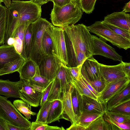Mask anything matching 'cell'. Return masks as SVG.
<instances>
[{"label": "cell", "instance_id": "obj_1", "mask_svg": "<svg viewBox=\"0 0 130 130\" xmlns=\"http://www.w3.org/2000/svg\"><path fill=\"white\" fill-rule=\"evenodd\" d=\"M41 7L27 1L11 2L7 9V21L4 44L6 45L10 38H14L16 29L20 25L30 24L41 17Z\"/></svg>", "mask_w": 130, "mask_h": 130}, {"label": "cell", "instance_id": "obj_2", "mask_svg": "<svg viewBox=\"0 0 130 130\" xmlns=\"http://www.w3.org/2000/svg\"><path fill=\"white\" fill-rule=\"evenodd\" d=\"M82 14L79 0H73L62 7L54 5L50 19L54 26L64 28L74 25L81 18Z\"/></svg>", "mask_w": 130, "mask_h": 130}, {"label": "cell", "instance_id": "obj_3", "mask_svg": "<svg viewBox=\"0 0 130 130\" xmlns=\"http://www.w3.org/2000/svg\"><path fill=\"white\" fill-rule=\"evenodd\" d=\"M72 43L84 53L88 58L93 55L92 35L83 24L71 25L64 28Z\"/></svg>", "mask_w": 130, "mask_h": 130}, {"label": "cell", "instance_id": "obj_4", "mask_svg": "<svg viewBox=\"0 0 130 130\" xmlns=\"http://www.w3.org/2000/svg\"><path fill=\"white\" fill-rule=\"evenodd\" d=\"M87 27L90 32L96 34L106 42L109 41L119 48L126 50L130 48V40L117 34L102 21H96Z\"/></svg>", "mask_w": 130, "mask_h": 130}, {"label": "cell", "instance_id": "obj_5", "mask_svg": "<svg viewBox=\"0 0 130 130\" xmlns=\"http://www.w3.org/2000/svg\"><path fill=\"white\" fill-rule=\"evenodd\" d=\"M7 99L0 95V118L15 126L29 130L30 122L23 116Z\"/></svg>", "mask_w": 130, "mask_h": 130}, {"label": "cell", "instance_id": "obj_6", "mask_svg": "<svg viewBox=\"0 0 130 130\" xmlns=\"http://www.w3.org/2000/svg\"><path fill=\"white\" fill-rule=\"evenodd\" d=\"M51 24L45 19L40 17L30 25L32 34L30 59L38 65L44 55L41 45L42 36L45 31Z\"/></svg>", "mask_w": 130, "mask_h": 130}, {"label": "cell", "instance_id": "obj_7", "mask_svg": "<svg viewBox=\"0 0 130 130\" xmlns=\"http://www.w3.org/2000/svg\"><path fill=\"white\" fill-rule=\"evenodd\" d=\"M17 85L20 98L31 106L36 107L40 105L45 89L31 83L28 80L20 78Z\"/></svg>", "mask_w": 130, "mask_h": 130}, {"label": "cell", "instance_id": "obj_8", "mask_svg": "<svg viewBox=\"0 0 130 130\" xmlns=\"http://www.w3.org/2000/svg\"><path fill=\"white\" fill-rule=\"evenodd\" d=\"M48 30L53 42L54 55L67 66L68 60L64 28L55 27L51 24Z\"/></svg>", "mask_w": 130, "mask_h": 130}, {"label": "cell", "instance_id": "obj_9", "mask_svg": "<svg viewBox=\"0 0 130 130\" xmlns=\"http://www.w3.org/2000/svg\"><path fill=\"white\" fill-rule=\"evenodd\" d=\"M62 63L54 55H44L38 65L40 74L52 81L58 74Z\"/></svg>", "mask_w": 130, "mask_h": 130}, {"label": "cell", "instance_id": "obj_10", "mask_svg": "<svg viewBox=\"0 0 130 130\" xmlns=\"http://www.w3.org/2000/svg\"><path fill=\"white\" fill-rule=\"evenodd\" d=\"M130 78L125 77L110 82L106 86L99 94L97 100L106 105L107 101L112 97L124 89L130 83Z\"/></svg>", "mask_w": 130, "mask_h": 130}, {"label": "cell", "instance_id": "obj_11", "mask_svg": "<svg viewBox=\"0 0 130 130\" xmlns=\"http://www.w3.org/2000/svg\"><path fill=\"white\" fill-rule=\"evenodd\" d=\"M93 55H99L115 61H122V57L115 49L107 44L104 40L92 35Z\"/></svg>", "mask_w": 130, "mask_h": 130}, {"label": "cell", "instance_id": "obj_12", "mask_svg": "<svg viewBox=\"0 0 130 130\" xmlns=\"http://www.w3.org/2000/svg\"><path fill=\"white\" fill-rule=\"evenodd\" d=\"M80 74L86 80L93 81L102 77L99 69V63L91 56L87 58L81 65Z\"/></svg>", "mask_w": 130, "mask_h": 130}, {"label": "cell", "instance_id": "obj_13", "mask_svg": "<svg viewBox=\"0 0 130 130\" xmlns=\"http://www.w3.org/2000/svg\"><path fill=\"white\" fill-rule=\"evenodd\" d=\"M64 32L68 60L66 66L68 67L72 68L82 64L87 57L84 53L73 45Z\"/></svg>", "mask_w": 130, "mask_h": 130}, {"label": "cell", "instance_id": "obj_14", "mask_svg": "<svg viewBox=\"0 0 130 130\" xmlns=\"http://www.w3.org/2000/svg\"><path fill=\"white\" fill-rule=\"evenodd\" d=\"M123 62L122 61L119 64L114 66H107L99 63L101 75L106 84L117 79L127 77L122 69Z\"/></svg>", "mask_w": 130, "mask_h": 130}, {"label": "cell", "instance_id": "obj_15", "mask_svg": "<svg viewBox=\"0 0 130 130\" xmlns=\"http://www.w3.org/2000/svg\"><path fill=\"white\" fill-rule=\"evenodd\" d=\"M106 109V105L98 100L85 95H81L82 112L83 111L92 112L103 115Z\"/></svg>", "mask_w": 130, "mask_h": 130}, {"label": "cell", "instance_id": "obj_16", "mask_svg": "<svg viewBox=\"0 0 130 130\" xmlns=\"http://www.w3.org/2000/svg\"><path fill=\"white\" fill-rule=\"evenodd\" d=\"M56 77L59 81L61 93L65 96L70 89L71 81L73 79L69 68L62 63Z\"/></svg>", "mask_w": 130, "mask_h": 130}, {"label": "cell", "instance_id": "obj_17", "mask_svg": "<svg viewBox=\"0 0 130 130\" xmlns=\"http://www.w3.org/2000/svg\"><path fill=\"white\" fill-rule=\"evenodd\" d=\"M22 57L13 45H3L0 46V70L9 62Z\"/></svg>", "mask_w": 130, "mask_h": 130}, {"label": "cell", "instance_id": "obj_18", "mask_svg": "<svg viewBox=\"0 0 130 130\" xmlns=\"http://www.w3.org/2000/svg\"><path fill=\"white\" fill-rule=\"evenodd\" d=\"M17 82L0 79V95H3L7 98H20Z\"/></svg>", "mask_w": 130, "mask_h": 130}, {"label": "cell", "instance_id": "obj_19", "mask_svg": "<svg viewBox=\"0 0 130 130\" xmlns=\"http://www.w3.org/2000/svg\"><path fill=\"white\" fill-rule=\"evenodd\" d=\"M63 113L61 101L56 100L53 101L49 110L46 123L48 124L57 121H59L60 119H65L63 116Z\"/></svg>", "mask_w": 130, "mask_h": 130}, {"label": "cell", "instance_id": "obj_20", "mask_svg": "<svg viewBox=\"0 0 130 130\" xmlns=\"http://www.w3.org/2000/svg\"><path fill=\"white\" fill-rule=\"evenodd\" d=\"M126 13L115 12L104 17V21L117 27L130 31L126 20Z\"/></svg>", "mask_w": 130, "mask_h": 130}, {"label": "cell", "instance_id": "obj_21", "mask_svg": "<svg viewBox=\"0 0 130 130\" xmlns=\"http://www.w3.org/2000/svg\"><path fill=\"white\" fill-rule=\"evenodd\" d=\"M38 68V65L31 59L25 60L18 71L20 78L29 80L34 75Z\"/></svg>", "mask_w": 130, "mask_h": 130}, {"label": "cell", "instance_id": "obj_22", "mask_svg": "<svg viewBox=\"0 0 130 130\" xmlns=\"http://www.w3.org/2000/svg\"><path fill=\"white\" fill-rule=\"evenodd\" d=\"M61 101L63 112L69 118L71 124L77 123L71 102V89L65 96L62 95Z\"/></svg>", "mask_w": 130, "mask_h": 130}, {"label": "cell", "instance_id": "obj_23", "mask_svg": "<svg viewBox=\"0 0 130 130\" xmlns=\"http://www.w3.org/2000/svg\"><path fill=\"white\" fill-rule=\"evenodd\" d=\"M130 98V85L129 83L121 91L110 99L106 103V109L109 111L117 104Z\"/></svg>", "mask_w": 130, "mask_h": 130}, {"label": "cell", "instance_id": "obj_24", "mask_svg": "<svg viewBox=\"0 0 130 130\" xmlns=\"http://www.w3.org/2000/svg\"><path fill=\"white\" fill-rule=\"evenodd\" d=\"M71 95L73 109L77 122L82 113L81 95L79 94L76 88L72 86L71 88Z\"/></svg>", "mask_w": 130, "mask_h": 130}, {"label": "cell", "instance_id": "obj_25", "mask_svg": "<svg viewBox=\"0 0 130 130\" xmlns=\"http://www.w3.org/2000/svg\"><path fill=\"white\" fill-rule=\"evenodd\" d=\"M25 61L23 57L8 63L0 70V76L12 73L19 70Z\"/></svg>", "mask_w": 130, "mask_h": 130}, {"label": "cell", "instance_id": "obj_26", "mask_svg": "<svg viewBox=\"0 0 130 130\" xmlns=\"http://www.w3.org/2000/svg\"><path fill=\"white\" fill-rule=\"evenodd\" d=\"M51 25L45 31L42 38L41 47L44 55H54L53 42L48 30V27Z\"/></svg>", "mask_w": 130, "mask_h": 130}, {"label": "cell", "instance_id": "obj_27", "mask_svg": "<svg viewBox=\"0 0 130 130\" xmlns=\"http://www.w3.org/2000/svg\"><path fill=\"white\" fill-rule=\"evenodd\" d=\"M13 104L17 110L24 115L28 120L31 119V115L34 116L36 114L31 111V106L22 99L14 100Z\"/></svg>", "mask_w": 130, "mask_h": 130}, {"label": "cell", "instance_id": "obj_28", "mask_svg": "<svg viewBox=\"0 0 130 130\" xmlns=\"http://www.w3.org/2000/svg\"><path fill=\"white\" fill-rule=\"evenodd\" d=\"M103 116V115L99 113L83 111L80 115L77 123L86 129L93 121Z\"/></svg>", "mask_w": 130, "mask_h": 130}, {"label": "cell", "instance_id": "obj_29", "mask_svg": "<svg viewBox=\"0 0 130 130\" xmlns=\"http://www.w3.org/2000/svg\"><path fill=\"white\" fill-rule=\"evenodd\" d=\"M7 9L5 6L0 4V45L4 43L7 21Z\"/></svg>", "mask_w": 130, "mask_h": 130}, {"label": "cell", "instance_id": "obj_30", "mask_svg": "<svg viewBox=\"0 0 130 130\" xmlns=\"http://www.w3.org/2000/svg\"><path fill=\"white\" fill-rule=\"evenodd\" d=\"M79 76L78 79H73L71 80V85L76 88L81 95H85L97 100V97L81 81Z\"/></svg>", "mask_w": 130, "mask_h": 130}, {"label": "cell", "instance_id": "obj_31", "mask_svg": "<svg viewBox=\"0 0 130 130\" xmlns=\"http://www.w3.org/2000/svg\"><path fill=\"white\" fill-rule=\"evenodd\" d=\"M30 25L26 30L24 39V52L25 60L30 59L31 50L32 34Z\"/></svg>", "mask_w": 130, "mask_h": 130}, {"label": "cell", "instance_id": "obj_32", "mask_svg": "<svg viewBox=\"0 0 130 130\" xmlns=\"http://www.w3.org/2000/svg\"><path fill=\"white\" fill-rule=\"evenodd\" d=\"M105 120L109 123L111 130L130 129V122L119 123L115 121L105 111L103 115Z\"/></svg>", "mask_w": 130, "mask_h": 130}, {"label": "cell", "instance_id": "obj_33", "mask_svg": "<svg viewBox=\"0 0 130 130\" xmlns=\"http://www.w3.org/2000/svg\"><path fill=\"white\" fill-rule=\"evenodd\" d=\"M61 93L59 81L55 77L54 79L47 101L52 102L56 100H61Z\"/></svg>", "mask_w": 130, "mask_h": 130}, {"label": "cell", "instance_id": "obj_34", "mask_svg": "<svg viewBox=\"0 0 130 130\" xmlns=\"http://www.w3.org/2000/svg\"><path fill=\"white\" fill-rule=\"evenodd\" d=\"M86 130H111L109 123L103 116L93 121L87 128Z\"/></svg>", "mask_w": 130, "mask_h": 130}, {"label": "cell", "instance_id": "obj_35", "mask_svg": "<svg viewBox=\"0 0 130 130\" xmlns=\"http://www.w3.org/2000/svg\"><path fill=\"white\" fill-rule=\"evenodd\" d=\"M34 85L45 89L51 81L40 75L39 68L37 70L34 75L29 80Z\"/></svg>", "mask_w": 130, "mask_h": 130}, {"label": "cell", "instance_id": "obj_36", "mask_svg": "<svg viewBox=\"0 0 130 130\" xmlns=\"http://www.w3.org/2000/svg\"><path fill=\"white\" fill-rule=\"evenodd\" d=\"M51 103L52 102L46 101L41 106L39 111L37 114L36 121L46 123L47 117Z\"/></svg>", "mask_w": 130, "mask_h": 130}, {"label": "cell", "instance_id": "obj_37", "mask_svg": "<svg viewBox=\"0 0 130 130\" xmlns=\"http://www.w3.org/2000/svg\"><path fill=\"white\" fill-rule=\"evenodd\" d=\"M111 111L130 115V98L117 104L112 108Z\"/></svg>", "mask_w": 130, "mask_h": 130}, {"label": "cell", "instance_id": "obj_38", "mask_svg": "<svg viewBox=\"0 0 130 130\" xmlns=\"http://www.w3.org/2000/svg\"><path fill=\"white\" fill-rule=\"evenodd\" d=\"M65 130L62 127L49 125L45 123L39 122L36 121L31 123L29 130Z\"/></svg>", "mask_w": 130, "mask_h": 130}, {"label": "cell", "instance_id": "obj_39", "mask_svg": "<svg viewBox=\"0 0 130 130\" xmlns=\"http://www.w3.org/2000/svg\"><path fill=\"white\" fill-rule=\"evenodd\" d=\"M105 111L115 121L119 123L130 122V115L109 111L106 109Z\"/></svg>", "mask_w": 130, "mask_h": 130}, {"label": "cell", "instance_id": "obj_40", "mask_svg": "<svg viewBox=\"0 0 130 130\" xmlns=\"http://www.w3.org/2000/svg\"><path fill=\"white\" fill-rule=\"evenodd\" d=\"M102 21L117 34L130 40V31L114 26L104 20Z\"/></svg>", "mask_w": 130, "mask_h": 130}, {"label": "cell", "instance_id": "obj_41", "mask_svg": "<svg viewBox=\"0 0 130 130\" xmlns=\"http://www.w3.org/2000/svg\"><path fill=\"white\" fill-rule=\"evenodd\" d=\"M82 11L87 14L92 13L96 0H79Z\"/></svg>", "mask_w": 130, "mask_h": 130}, {"label": "cell", "instance_id": "obj_42", "mask_svg": "<svg viewBox=\"0 0 130 130\" xmlns=\"http://www.w3.org/2000/svg\"><path fill=\"white\" fill-rule=\"evenodd\" d=\"M86 80L96 91L99 93L104 89L106 85L105 82L102 77L100 78L95 80Z\"/></svg>", "mask_w": 130, "mask_h": 130}, {"label": "cell", "instance_id": "obj_43", "mask_svg": "<svg viewBox=\"0 0 130 130\" xmlns=\"http://www.w3.org/2000/svg\"><path fill=\"white\" fill-rule=\"evenodd\" d=\"M53 80H54L51 82L43 92V95L40 104V105L41 107L42 106L46 101H47V99L53 83Z\"/></svg>", "mask_w": 130, "mask_h": 130}, {"label": "cell", "instance_id": "obj_44", "mask_svg": "<svg viewBox=\"0 0 130 130\" xmlns=\"http://www.w3.org/2000/svg\"><path fill=\"white\" fill-rule=\"evenodd\" d=\"M81 65L74 67H69L73 79H78V78L80 75Z\"/></svg>", "mask_w": 130, "mask_h": 130}, {"label": "cell", "instance_id": "obj_45", "mask_svg": "<svg viewBox=\"0 0 130 130\" xmlns=\"http://www.w3.org/2000/svg\"><path fill=\"white\" fill-rule=\"evenodd\" d=\"M73 0H52L54 5L62 7L71 2Z\"/></svg>", "mask_w": 130, "mask_h": 130}, {"label": "cell", "instance_id": "obj_46", "mask_svg": "<svg viewBox=\"0 0 130 130\" xmlns=\"http://www.w3.org/2000/svg\"><path fill=\"white\" fill-rule=\"evenodd\" d=\"M79 78L83 83L91 91L96 97L99 96V93L96 91L80 75Z\"/></svg>", "mask_w": 130, "mask_h": 130}, {"label": "cell", "instance_id": "obj_47", "mask_svg": "<svg viewBox=\"0 0 130 130\" xmlns=\"http://www.w3.org/2000/svg\"><path fill=\"white\" fill-rule=\"evenodd\" d=\"M67 130H86V128L79 124L77 123L72 124Z\"/></svg>", "mask_w": 130, "mask_h": 130}, {"label": "cell", "instance_id": "obj_48", "mask_svg": "<svg viewBox=\"0 0 130 130\" xmlns=\"http://www.w3.org/2000/svg\"><path fill=\"white\" fill-rule=\"evenodd\" d=\"M123 70L127 76L130 78V63L123 62L122 65Z\"/></svg>", "mask_w": 130, "mask_h": 130}, {"label": "cell", "instance_id": "obj_49", "mask_svg": "<svg viewBox=\"0 0 130 130\" xmlns=\"http://www.w3.org/2000/svg\"><path fill=\"white\" fill-rule=\"evenodd\" d=\"M5 121L7 130H26L25 129L15 126Z\"/></svg>", "mask_w": 130, "mask_h": 130}, {"label": "cell", "instance_id": "obj_50", "mask_svg": "<svg viewBox=\"0 0 130 130\" xmlns=\"http://www.w3.org/2000/svg\"><path fill=\"white\" fill-rule=\"evenodd\" d=\"M31 1L33 3L41 7L42 5L46 3L49 1L52 2V0H31Z\"/></svg>", "mask_w": 130, "mask_h": 130}, {"label": "cell", "instance_id": "obj_51", "mask_svg": "<svg viewBox=\"0 0 130 130\" xmlns=\"http://www.w3.org/2000/svg\"><path fill=\"white\" fill-rule=\"evenodd\" d=\"M0 130H7L5 121L0 118Z\"/></svg>", "mask_w": 130, "mask_h": 130}, {"label": "cell", "instance_id": "obj_52", "mask_svg": "<svg viewBox=\"0 0 130 130\" xmlns=\"http://www.w3.org/2000/svg\"><path fill=\"white\" fill-rule=\"evenodd\" d=\"M122 12L126 13L130 12V1L125 3L124 6L123 8Z\"/></svg>", "mask_w": 130, "mask_h": 130}, {"label": "cell", "instance_id": "obj_53", "mask_svg": "<svg viewBox=\"0 0 130 130\" xmlns=\"http://www.w3.org/2000/svg\"><path fill=\"white\" fill-rule=\"evenodd\" d=\"M126 20L127 24L130 28V15L129 14L126 13Z\"/></svg>", "mask_w": 130, "mask_h": 130}, {"label": "cell", "instance_id": "obj_54", "mask_svg": "<svg viewBox=\"0 0 130 130\" xmlns=\"http://www.w3.org/2000/svg\"><path fill=\"white\" fill-rule=\"evenodd\" d=\"M3 1L5 6L7 8H8L10 5L11 2V0H3Z\"/></svg>", "mask_w": 130, "mask_h": 130}, {"label": "cell", "instance_id": "obj_55", "mask_svg": "<svg viewBox=\"0 0 130 130\" xmlns=\"http://www.w3.org/2000/svg\"><path fill=\"white\" fill-rule=\"evenodd\" d=\"M2 2H3V0H0V4H1Z\"/></svg>", "mask_w": 130, "mask_h": 130}, {"label": "cell", "instance_id": "obj_56", "mask_svg": "<svg viewBox=\"0 0 130 130\" xmlns=\"http://www.w3.org/2000/svg\"><path fill=\"white\" fill-rule=\"evenodd\" d=\"M12 1H20V0H12Z\"/></svg>", "mask_w": 130, "mask_h": 130}]
</instances>
